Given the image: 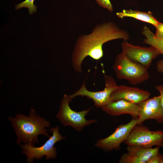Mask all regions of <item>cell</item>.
I'll return each instance as SVG.
<instances>
[{"label":"cell","instance_id":"cell-17","mask_svg":"<svg viewBox=\"0 0 163 163\" xmlns=\"http://www.w3.org/2000/svg\"><path fill=\"white\" fill-rule=\"evenodd\" d=\"M100 6L107 9L110 12L113 11V8L110 0H95Z\"/></svg>","mask_w":163,"mask_h":163},{"label":"cell","instance_id":"cell-16","mask_svg":"<svg viewBox=\"0 0 163 163\" xmlns=\"http://www.w3.org/2000/svg\"><path fill=\"white\" fill-rule=\"evenodd\" d=\"M35 0H25L15 5V9H19L23 8H26L28 9L30 14L35 12L37 10V6L34 4Z\"/></svg>","mask_w":163,"mask_h":163},{"label":"cell","instance_id":"cell-14","mask_svg":"<svg viewBox=\"0 0 163 163\" xmlns=\"http://www.w3.org/2000/svg\"><path fill=\"white\" fill-rule=\"evenodd\" d=\"M117 16L121 18L125 17H131L145 22L150 24L155 27L159 22L153 15L152 12H144L131 9L123 10L121 12H117Z\"/></svg>","mask_w":163,"mask_h":163},{"label":"cell","instance_id":"cell-12","mask_svg":"<svg viewBox=\"0 0 163 163\" xmlns=\"http://www.w3.org/2000/svg\"><path fill=\"white\" fill-rule=\"evenodd\" d=\"M127 152L123 155L119 163H147L153 155L159 152L160 147L146 148L138 145L127 146Z\"/></svg>","mask_w":163,"mask_h":163},{"label":"cell","instance_id":"cell-6","mask_svg":"<svg viewBox=\"0 0 163 163\" xmlns=\"http://www.w3.org/2000/svg\"><path fill=\"white\" fill-rule=\"evenodd\" d=\"M123 143L127 146L138 145L146 148L155 146L163 148V131H151L145 126L137 124Z\"/></svg>","mask_w":163,"mask_h":163},{"label":"cell","instance_id":"cell-1","mask_svg":"<svg viewBox=\"0 0 163 163\" xmlns=\"http://www.w3.org/2000/svg\"><path fill=\"white\" fill-rule=\"evenodd\" d=\"M129 37L127 31L120 29L112 22L97 25L91 33L81 35L77 39L71 59L74 70L78 73L82 72V62L88 56L96 60L101 59L104 56L102 46L104 43L117 39L127 41Z\"/></svg>","mask_w":163,"mask_h":163},{"label":"cell","instance_id":"cell-15","mask_svg":"<svg viewBox=\"0 0 163 163\" xmlns=\"http://www.w3.org/2000/svg\"><path fill=\"white\" fill-rule=\"evenodd\" d=\"M142 34L145 37L144 43L155 48L163 56V38L155 37L153 33L146 26H144Z\"/></svg>","mask_w":163,"mask_h":163},{"label":"cell","instance_id":"cell-10","mask_svg":"<svg viewBox=\"0 0 163 163\" xmlns=\"http://www.w3.org/2000/svg\"><path fill=\"white\" fill-rule=\"evenodd\" d=\"M140 107L137 124L142 125L146 120L153 119L159 123H163V110L159 95L145 100L139 104Z\"/></svg>","mask_w":163,"mask_h":163},{"label":"cell","instance_id":"cell-19","mask_svg":"<svg viewBox=\"0 0 163 163\" xmlns=\"http://www.w3.org/2000/svg\"><path fill=\"white\" fill-rule=\"evenodd\" d=\"M156 30L154 34L155 37L163 38V23L160 22L155 27Z\"/></svg>","mask_w":163,"mask_h":163},{"label":"cell","instance_id":"cell-9","mask_svg":"<svg viewBox=\"0 0 163 163\" xmlns=\"http://www.w3.org/2000/svg\"><path fill=\"white\" fill-rule=\"evenodd\" d=\"M137 118L133 119L129 123L119 125L108 137L97 140L95 143V146L107 152L118 149L137 124Z\"/></svg>","mask_w":163,"mask_h":163},{"label":"cell","instance_id":"cell-11","mask_svg":"<svg viewBox=\"0 0 163 163\" xmlns=\"http://www.w3.org/2000/svg\"><path fill=\"white\" fill-rule=\"evenodd\" d=\"M150 95L148 91L138 88L120 85H117L113 91L110 96V101L124 100L139 105L149 98Z\"/></svg>","mask_w":163,"mask_h":163},{"label":"cell","instance_id":"cell-20","mask_svg":"<svg viewBox=\"0 0 163 163\" xmlns=\"http://www.w3.org/2000/svg\"><path fill=\"white\" fill-rule=\"evenodd\" d=\"M155 87L159 93L160 103L163 110V85H156Z\"/></svg>","mask_w":163,"mask_h":163},{"label":"cell","instance_id":"cell-13","mask_svg":"<svg viewBox=\"0 0 163 163\" xmlns=\"http://www.w3.org/2000/svg\"><path fill=\"white\" fill-rule=\"evenodd\" d=\"M101 108L103 111L111 116H118L128 114L133 119L138 118L140 109L138 104L122 99L110 101Z\"/></svg>","mask_w":163,"mask_h":163},{"label":"cell","instance_id":"cell-5","mask_svg":"<svg viewBox=\"0 0 163 163\" xmlns=\"http://www.w3.org/2000/svg\"><path fill=\"white\" fill-rule=\"evenodd\" d=\"M59 129L57 126L51 128L50 131L52 133V135L40 147H34L28 144L21 145L23 149L21 153L27 156L28 163H32L34 158L38 160L44 156H46V160L56 158L57 153L54 145L57 142L66 139L65 137L62 136L59 133Z\"/></svg>","mask_w":163,"mask_h":163},{"label":"cell","instance_id":"cell-4","mask_svg":"<svg viewBox=\"0 0 163 163\" xmlns=\"http://www.w3.org/2000/svg\"><path fill=\"white\" fill-rule=\"evenodd\" d=\"M72 99L69 95L65 94L60 104L56 117L64 126H70L76 130L81 131L84 128L97 122L94 119H86L85 117L92 108L80 111L72 110L69 105Z\"/></svg>","mask_w":163,"mask_h":163},{"label":"cell","instance_id":"cell-21","mask_svg":"<svg viewBox=\"0 0 163 163\" xmlns=\"http://www.w3.org/2000/svg\"><path fill=\"white\" fill-rule=\"evenodd\" d=\"M156 68L159 73H163V59L157 62L156 64Z\"/></svg>","mask_w":163,"mask_h":163},{"label":"cell","instance_id":"cell-8","mask_svg":"<svg viewBox=\"0 0 163 163\" xmlns=\"http://www.w3.org/2000/svg\"><path fill=\"white\" fill-rule=\"evenodd\" d=\"M122 52L131 60L148 68L153 60L161 53L152 46L141 47L123 40L121 43Z\"/></svg>","mask_w":163,"mask_h":163},{"label":"cell","instance_id":"cell-3","mask_svg":"<svg viewBox=\"0 0 163 163\" xmlns=\"http://www.w3.org/2000/svg\"><path fill=\"white\" fill-rule=\"evenodd\" d=\"M113 68L117 78L126 80L132 85L142 83L150 77L148 68L131 60L122 52L116 57Z\"/></svg>","mask_w":163,"mask_h":163},{"label":"cell","instance_id":"cell-2","mask_svg":"<svg viewBox=\"0 0 163 163\" xmlns=\"http://www.w3.org/2000/svg\"><path fill=\"white\" fill-rule=\"evenodd\" d=\"M12 123L18 138L16 142L20 144L22 141L25 144L34 146L38 143L37 136L40 134L50 137L47 129L45 127H50V123L44 118L36 114L35 111L32 108L28 116L18 114L15 117H9Z\"/></svg>","mask_w":163,"mask_h":163},{"label":"cell","instance_id":"cell-7","mask_svg":"<svg viewBox=\"0 0 163 163\" xmlns=\"http://www.w3.org/2000/svg\"><path fill=\"white\" fill-rule=\"evenodd\" d=\"M104 78L105 86L103 90L97 91H89L85 87V81L79 89L69 95L70 97L72 99L78 96L86 97L92 100L97 107L101 108L110 101L111 94L117 86L112 77L105 75Z\"/></svg>","mask_w":163,"mask_h":163},{"label":"cell","instance_id":"cell-18","mask_svg":"<svg viewBox=\"0 0 163 163\" xmlns=\"http://www.w3.org/2000/svg\"><path fill=\"white\" fill-rule=\"evenodd\" d=\"M147 163H163V155L159 152L152 156Z\"/></svg>","mask_w":163,"mask_h":163}]
</instances>
